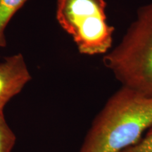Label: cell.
I'll return each instance as SVG.
<instances>
[{"mask_svg":"<svg viewBox=\"0 0 152 152\" xmlns=\"http://www.w3.org/2000/svg\"><path fill=\"white\" fill-rule=\"evenodd\" d=\"M31 75L22 54L8 57L0 64V114L11 99L30 80Z\"/></svg>","mask_w":152,"mask_h":152,"instance_id":"277c9868","label":"cell"},{"mask_svg":"<svg viewBox=\"0 0 152 152\" xmlns=\"http://www.w3.org/2000/svg\"><path fill=\"white\" fill-rule=\"evenodd\" d=\"M16 142L14 132L7 124L4 114H0V152H11Z\"/></svg>","mask_w":152,"mask_h":152,"instance_id":"8992f818","label":"cell"},{"mask_svg":"<svg viewBox=\"0 0 152 152\" xmlns=\"http://www.w3.org/2000/svg\"><path fill=\"white\" fill-rule=\"evenodd\" d=\"M105 0H58L56 19L71 35L80 54H107L114 27L108 23Z\"/></svg>","mask_w":152,"mask_h":152,"instance_id":"3957f363","label":"cell"},{"mask_svg":"<svg viewBox=\"0 0 152 152\" xmlns=\"http://www.w3.org/2000/svg\"><path fill=\"white\" fill-rule=\"evenodd\" d=\"M122 152H152V128L147 131L137 144Z\"/></svg>","mask_w":152,"mask_h":152,"instance_id":"52a82bcc","label":"cell"},{"mask_svg":"<svg viewBox=\"0 0 152 152\" xmlns=\"http://www.w3.org/2000/svg\"><path fill=\"white\" fill-rule=\"evenodd\" d=\"M103 61L122 86L152 96V3L139 9L122 40Z\"/></svg>","mask_w":152,"mask_h":152,"instance_id":"7a4b0ae2","label":"cell"},{"mask_svg":"<svg viewBox=\"0 0 152 152\" xmlns=\"http://www.w3.org/2000/svg\"><path fill=\"white\" fill-rule=\"evenodd\" d=\"M152 128V96L122 86L93 120L78 152H122Z\"/></svg>","mask_w":152,"mask_h":152,"instance_id":"6da1fadb","label":"cell"},{"mask_svg":"<svg viewBox=\"0 0 152 152\" xmlns=\"http://www.w3.org/2000/svg\"><path fill=\"white\" fill-rule=\"evenodd\" d=\"M28 0H0V47L7 45L4 31L7 24Z\"/></svg>","mask_w":152,"mask_h":152,"instance_id":"5b68a950","label":"cell"}]
</instances>
